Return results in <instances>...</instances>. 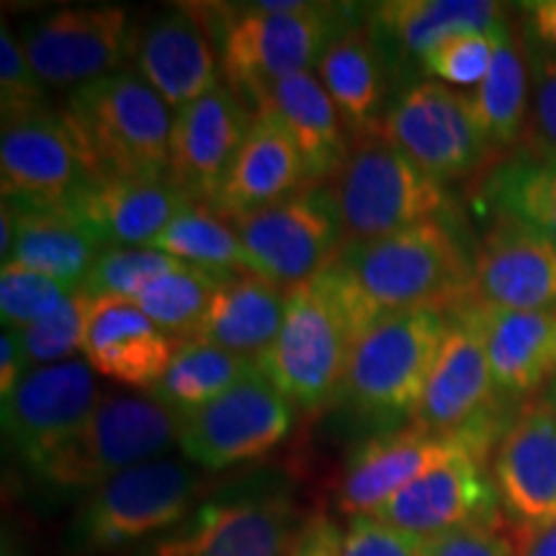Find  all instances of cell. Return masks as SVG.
I'll list each match as a JSON object with an SVG mask.
<instances>
[{"instance_id":"obj_41","label":"cell","mask_w":556,"mask_h":556,"mask_svg":"<svg viewBox=\"0 0 556 556\" xmlns=\"http://www.w3.org/2000/svg\"><path fill=\"white\" fill-rule=\"evenodd\" d=\"M0 111L3 122L47 111V86L31 70L21 39L5 24L0 29Z\"/></svg>"},{"instance_id":"obj_45","label":"cell","mask_w":556,"mask_h":556,"mask_svg":"<svg viewBox=\"0 0 556 556\" xmlns=\"http://www.w3.org/2000/svg\"><path fill=\"white\" fill-rule=\"evenodd\" d=\"M343 533L328 513H312L299 528L289 556H340Z\"/></svg>"},{"instance_id":"obj_2","label":"cell","mask_w":556,"mask_h":556,"mask_svg":"<svg viewBox=\"0 0 556 556\" xmlns=\"http://www.w3.org/2000/svg\"><path fill=\"white\" fill-rule=\"evenodd\" d=\"M173 116L137 70L70 90L60 109L90 180L168 178Z\"/></svg>"},{"instance_id":"obj_14","label":"cell","mask_w":556,"mask_h":556,"mask_svg":"<svg viewBox=\"0 0 556 556\" xmlns=\"http://www.w3.org/2000/svg\"><path fill=\"white\" fill-rule=\"evenodd\" d=\"M88 361L29 368L11 397L3 400V435L31 471L70 441L101 402Z\"/></svg>"},{"instance_id":"obj_25","label":"cell","mask_w":556,"mask_h":556,"mask_svg":"<svg viewBox=\"0 0 556 556\" xmlns=\"http://www.w3.org/2000/svg\"><path fill=\"white\" fill-rule=\"evenodd\" d=\"M482 332L497 394L528 397L556 379V312H520L458 304Z\"/></svg>"},{"instance_id":"obj_32","label":"cell","mask_w":556,"mask_h":556,"mask_svg":"<svg viewBox=\"0 0 556 556\" xmlns=\"http://www.w3.org/2000/svg\"><path fill=\"white\" fill-rule=\"evenodd\" d=\"M467 96L492 148L505 150L523 142L528 114H531L528 111V65L523 39L510 24L500 34L490 73L479 86L467 90Z\"/></svg>"},{"instance_id":"obj_3","label":"cell","mask_w":556,"mask_h":556,"mask_svg":"<svg viewBox=\"0 0 556 556\" xmlns=\"http://www.w3.org/2000/svg\"><path fill=\"white\" fill-rule=\"evenodd\" d=\"M338 266L374 319L409 309L451 312L469 302L471 261L441 219L345 248Z\"/></svg>"},{"instance_id":"obj_6","label":"cell","mask_w":556,"mask_h":556,"mask_svg":"<svg viewBox=\"0 0 556 556\" xmlns=\"http://www.w3.org/2000/svg\"><path fill=\"white\" fill-rule=\"evenodd\" d=\"M446 330L443 309H409L377 319L353 348L340 397L371 420H413Z\"/></svg>"},{"instance_id":"obj_13","label":"cell","mask_w":556,"mask_h":556,"mask_svg":"<svg viewBox=\"0 0 556 556\" xmlns=\"http://www.w3.org/2000/svg\"><path fill=\"white\" fill-rule=\"evenodd\" d=\"M21 45L47 88L75 90L119 73L124 58L135 50V34L122 5H86L54 11L26 26Z\"/></svg>"},{"instance_id":"obj_46","label":"cell","mask_w":556,"mask_h":556,"mask_svg":"<svg viewBox=\"0 0 556 556\" xmlns=\"http://www.w3.org/2000/svg\"><path fill=\"white\" fill-rule=\"evenodd\" d=\"M26 366L29 364H26L18 336L13 330H5L3 338H0V400L11 397L13 389H16L21 384V379L26 377Z\"/></svg>"},{"instance_id":"obj_27","label":"cell","mask_w":556,"mask_h":556,"mask_svg":"<svg viewBox=\"0 0 556 556\" xmlns=\"http://www.w3.org/2000/svg\"><path fill=\"white\" fill-rule=\"evenodd\" d=\"M258 111L287 129L304 160L309 184H328L351 150L345 122L317 73H296L268 90Z\"/></svg>"},{"instance_id":"obj_50","label":"cell","mask_w":556,"mask_h":556,"mask_svg":"<svg viewBox=\"0 0 556 556\" xmlns=\"http://www.w3.org/2000/svg\"><path fill=\"white\" fill-rule=\"evenodd\" d=\"M548 402H552L554 409H556V384H554V392H552V397H548Z\"/></svg>"},{"instance_id":"obj_28","label":"cell","mask_w":556,"mask_h":556,"mask_svg":"<svg viewBox=\"0 0 556 556\" xmlns=\"http://www.w3.org/2000/svg\"><path fill=\"white\" fill-rule=\"evenodd\" d=\"M289 291L253 270H238L219 281L193 340L258 361L281 332Z\"/></svg>"},{"instance_id":"obj_12","label":"cell","mask_w":556,"mask_h":556,"mask_svg":"<svg viewBox=\"0 0 556 556\" xmlns=\"http://www.w3.org/2000/svg\"><path fill=\"white\" fill-rule=\"evenodd\" d=\"M377 135L438 184L482 168L492 144L471 111L467 90L438 80L417 83L387 109Z\"/></svg>"},{"instance_id":"obj_21","label":"cell","mask_w":556,"mask_h":556,"mask_svg":"<svg viewBox=\"0 0 556 556\" xmlns=\"http://www.w3.org/2000/svg\"><path fill=\"white\" fill-rule=\"evenodd\" d=\"M484 462L482 456H458L441 464L389 497L371 516L417 539L500 523V497Z\"/></svg>"},{"instance_id":"obj_1","label":"cell","mask_w":556,"mask_h":556,"mask_svg":"<svg viewBox=\"0 0 556 556\" xmlns=\"http://www.w3.org/2000/svg\"><path fill=\"white\" fill-rule=\"evenodd\" d=\"M374 323L336 261L289 289L281 332L258 368L291 405L319 409L340 397L353 348Z\"/></svg>"},{"instance_id":"obj_20","label":"cell","mask_w":556,"mask_h":556,"mask_svg":"<svg viewBox=\"0 0 556 556\" xmlns=\"http://www.w3.org/2000/svg\"><path fill=\"white\" fill-rule=\"evenodd\" d=\"M137 73L173 111L189 106L222 83L217 34L201 5L157 13L135 34Z\"/></svg>"},{"instance_id":"obj_29","label":"cell","mask_w":556,"mask_h":556,"mask_svg":"<svg viewBox=\"0 0 556 556\" xmlns=\"http://www.w3.org/2000/svg\"><path fill=\"white\" fill-rule=\"evenodd\" d=\"M317 75L343 116L351 139L377 135L387 116V73L371 26L340 34L319 60Z\"/></svg>"},{"instance_id":"obj_37","label":"cell","mask_w":556,"mask_h":556,"mask_svg":"<svg viewBox=\"0 0 556 556\" xmlns=\"http://www.w3.org/2000/svg\"><path fill=\"white\" fill-rule=\"evenodd\" d=\"M180 261L155 248H109L99 255L88 276L83 278V294L93 299H124L135 302L139 291L157 276L178 268Z\"/></svg>"},{"instance_id":"obj_43","label":"cell","mask_w":556,"mask_h":556,"mask_svg":"<svg viewBox=\"0 0 556 556\" xmlns=\"http://www.w3.org/2000/svg\"><path fill=\"white\" fill-rule=\"evenodd\" d=\"M523 144L531 152L556 155V52L533 67V101Z\"/></svg>"},{"instance_id":"obj_30","label":"cell","mask_w":556,"mask_h":556,"mask_svg":"<svg viewBox=\"0 0 556 556\" xmlns=\"http://www.w3.org/2000/svg\"><path fill=\"white\" fill-rule=\"evenodd\" d=\"M505 24V5L492 0H389L371 16L374 34L392 41L402 60H422L454 34L497 31Z\"/></svg>"},{"instance_id":"obj_38","label":"cell","mask_w":556,"mask_h":556,"mask_svg":"<svg viewBox=\"0 0 556 556\" xmlns=\"http://www.w3.org/2000/svg\"><path fill=\"white\" fill-rule=\"evenodd\" d=\"M75 291L78 289L37 274L21 263H5L0 270V315H3L5 328H31L54 315Z\"/></svg>"},{"instance_id":"obj_4","label":"cell","mask_w":556,"mask_h":556,"mask_svg":"<svg viewBox=\"0 0 556 556\" xmlns=\"http://www.w3.org/2000/svg\"><path fill=\"white\" fill-rule=\"evenodd\" d=\"M328 189L336 199L345 248L441 219L451 206L443 184L417 168L381 135L353 139Z\"/></svg>"},{"instance_id":"obj_48","label":"cell","mask_w":556,"mask_h":556,"mask_svg":"<svg viewBox=\"0 0 556 556\" xmlns=\"http://www.w3.org/2000/svg\"><path fill=\"white\" fill-rule=\"evenodd\" d=\"M518 556H556V520L541 528L518 531Z\"/></svg>"},{"instance_id":"obj_44","label":"cell","mask_w":556,"mask_h":556,"mask_svg":"<svg viewBox=\"0 0 556 556\" xmlns=\"http://www.w3.org/2000/svg\"><path fill=\"white\" fill-rule=\"evenodd\" d=\"M420 556H518V546L500 523H482L422 539Z\"/></svg>"},{"instance_id":"obj_18","label":"cell","mask_w":556,"mask_h":556,"mask_svg":"<svg viewBox=\"0 0 556 556\" xmlns=\"http://www.w3.org/2000/svg\"><path fill=\"white\" fill-rule=\"evenodd\" d=\"M500 510L516 531L556 520V409L548 400L526 402L503 430L490 464Z\"/></svg>"},{"instance_id":"obj_35","label":"cell","mask_w":556,"mask_h":556,"mask_svg":"<svg viewBox=\"0 0 556 556\" xmlns=\"http://www.w3.org/2000/svg\"><path fill=\"white\" fill-rule=\"evenodd\" d=\"M148 248L217 276L248 270L235 227L206 204H186Z\"/></svg>"},{"instance_id":"obj_22","label":"cell","mask_w":556,"mask_h":556,"mask_svg":"<svg viewBox=\"0 0 556 556\" xmlns=\"http://www.w3.org/2000/svg\"><path fill=\"white\" fill-rule=\"evenodd\" d=\"M497 397L482 332L464 307L451 309L448 330L422 392L413 426L428 433H456L492 415Z\"/></svg>"},{"instance_id":"obj_5","label":"cell","mask_w":556,"mask_h":556,"mask_svg":"<svg viewBox=\"0 0 556 556\" xmlns=\"http://www.w3.org/2000/svg\"><path fill=\"white\" fill-rule=\"evenodd\" d=\"M343 9L328 3H307L289 13L261 11L258 5H238L222 13L219 60L225 83L258 111L276 83L319 65L343 24Z\"/></svg>"},{"instance_id":"obj_9","label":"cell","mask_w":556,"mask_h":556,"mask_svg":"<svg viewBox=\"0 0 556 556\" xmlns=\"http://www.w3.org/2000/svg\"><path fill=\"white\" fill-rule=\"evenodd\" d=\"M238 232L245 268L294 289L343 255V225L328 184H307L248 217L227 219Z\"/></svg>"},{"instance_id":"obj_36","label":"cell","mask_w":556,"mask_h":556,"mask_svg":"<svg viewBox=\"0 0 556 556\" xmlns=\"http://www.w3.org/2000/svg\"><path fill=\"white\" fill-rule=\"evenodd\" d=\"M229 276V274H227ZM225 276L191 268L180 263L178 268L157 276L139 291L135 304L148 315L173 343L180 345L197 338L208 302Z\"/></svg>"},{"instance_id":"obj_16","label":"cell","mask_w":556,"mask_h":556,"mask_svg":"<svg viewBox=\"0 0 556 556\" xmlns=\"http://www.w3.org/2000/svg\"><path fill=\"white\" fill-rule=\"evenodd\" d=\"M304 520L283 492H253L201 505L152 556H289Z\"/></svg>"},{"instance_id":"obj_47","label":"cell","mask_w":556,"mask_h":556,"mask_svg":"<svg viewBox=\"0 0 556 556\" xmlns=\"http://www.w3.org/2000/svg\"><path fill=\"white\" fill-rule=\"evenodd\" d=\"M520 13L526 18V31L556 52V0H531L520 5Z\"/></svg>"},{"instance_id":"obj_8","label":"cell","mask_w":556,"mask_h":556,"mask_svg":"<svg viewBox=\"0 0 556 556\" xmlns=\"http://www.w3.org/2000/svg\"><path fill=\"white\" fill-rule=\"evenodd\" d=\"M180 415L152 397H103L70 441L34 471L58 492H90L178 443Z\"/></svg>"},{"instance_id":"obj_31","label":"cell","mask_w":556,"mask_h":556,"mask_svg":"<svg viewBox=\"0 0 556 556\" xmlns=\"http://www.w3.org/2000/svg\"><path fill=\"white\" fill-rule=\"evenodd\" d=\"M16 212L18 227L11 261L80 289L83 278L106 248L67 208H54V212L16 208Z\"/></svg>"},{"instance_id":"obj_24","label":"cell","mask_w":556,"mask_h":556,"mask_svg":"<svg viewBox=\"0 0 556 556\" xmlns=\"http://www.w3.org/2000/svg\"><path fill=\"white\" fill-rule=\"evenodd\" d=\"M176 343L152 319L124 299H96L83 353L90 368L119 384L150 389L168 371Z\"/></svg>"},{"instance_id":"obj_7","label":"cell","mask_w":556,"mask_h":556,"mask_svg":"<svg viewBox=\"0 0 556 556\" xmlns=\"http://www.w3.org/2000/svg\"><path fill=\"white\" fill-rule=\"evenodd\" d=\"M201 477L173 458L131 467L90 490L67 531V548L101 556L176 526L191 513Z\"/></svg>"},{"instance_id":"obj_49","label":"cell","mask_w":556,"mask_h":556,"mask_svg":"<svg viewBox=\"0 0 556 556\" xmlns=\"http://www.w3.org/2000/svg\"><path fill=\"white\" fill-rule=\"evenodd\" d=\"M16 227H18V212L16 206L5 204L0 208V258H3V266L11 261L13 245H16Z\"/></svg>"},{"instance_id":"obj_17","label":"cell","mask_w":556,"mask_h":556,"mask_svg":"<svg viewBox=\"0 0 556 556\" xmlns=\"http://www.w3.org/2000/svg\"><path fill=\"white\" fill-rule=\"evenodd\" d=\"M253 111L219 83L173 116L168 180L191 204L212 206L245 142Z\"/></svg>"},{"instance_id":"obj_11","label":"cell","mask_w":556,"mask_h":556,"mask_svg":"<svg viewBox=\"0 0 556 556\" xmlns=\"http://www.w3.org/2000/svg\"><path fill=\"white\" fill-rule=\"evenodd\" d=\"M294 422L291 402L258 366L219 400L180 417V454L206 471H225L268 456Z\"/></svg>"},{"instance_id":"obj_34","label":"cell","mask_w":556,"mask_h":556,"mask_svg":"<svg viewBox=\"0 0 556 556\" xmlns=\"http://www.w3.org/2000/svg\"><path fill=\"white\" fill-rule=\"evenodd\" d=\"M482 197L495 214H510L556 245V155L518 152L490 173Z\"/></svg>"},{"instance_id":"obj_39","label":"cell","mask_w":556,"mask_h":556,"mask_svg":"<svg viewBox=\"0 0 556 556\" xmlns=\"http://www.w3.org/2000/svg\"><path fill=\"white\" fill-rule=\"evenodd\" d=\"M93 302V296L75 291L54 315L31 325V328L13 330L18 336L21 348H24L26 364L34 368L62 364V361H70L75 353L83 351V338H86Z\"/></svg>"},{"instance_id":"obj_40","label":"cell","mask_w":556,"mask_h":556,"mask_svg":"<svg viewBox=\"0 0 556 556\" xmlns=\"http://www.w3.org/2000/svg\"><path fill=\"white\" fill-rule=\"evenodd\" d=\"M507 24H510V21H507ZM503 29L464 31L443 39L441 45H435L433 50L420 60L422 73L451 88L479 86V83L484 80V75L490 73L492 60H495L497 39Z\"/></svg>"},{"instance_id":"obj_15","label":"cell","mask_w":556,"mask_h":556,"mask_svg":"<svg viewBox=\"0 0 556 556\" xmlns=\"http://www.w3.org/2000/svg\"><path fill=\"white\" fill-rule=\"evenodd\" d=\"M88 173L60 114L3 122L0 189L5 204L31 212L67 208L88 186Z\"/></svg>"},{"instance_id":"obj_26","label":"cell","mask_w":556,"mask_h":556,"mask_svg":"<svg viewBox=\"0 0 556 556\" xmlns=\"http://www.w3.org/2000/svg\"><path fill=\"white\" fill-rule=\"evenodd\" d=\"M307 168L287 129L266 111L253 124L212 208L225 219L248 217L307 186Z\"/></svg>"},{"instance_id":"obj_23","label":"cell","mask_w":556,"mask_h":556,"mask_svg":"<svg viewBox=\"0 0 556 556\" xmlns=\"http://www.w3.org/2000/svg\"><path fill=\"white\" fill-rule=\"evenodd\" d=\"M191 204L168 178H103L88 180L67 212L103 248H148Z\"/></svg>"},{"instance_id":"obj_42","label":"cell","mask_w":556,"mask_h":556,"mask_svg":"<svg viewBox=\"0 0 556 556\" xmlns=\"http://www.w3.org/2000/svg\"><path fill=\"white\" fill-rule=\"evenodd\" d=\"M422 539L384 523L377 516L351 518L340 556H420Z\"/></svg>"},{"instance_id":"obj_33","label":"cell","mask_w":556,"mask_h":556,"mask_svg":"<svg viewBox=\"0 0 556 556\" xmlns=\"http://www.w3.org/2000/svg\"><path fill=\"white\" fill-rule=\"evenodd\" d=\"M258 361L229 353L225 348L186 340L176 348L168 371L150 389V397L173 413L186 417L208 402L219 400L242 377H248Z\"/></svg>"},{"instance_id":"obj_10","label":"cell","mask_w":556,"mask_h":556,"mask_svg":"<svg viewBox=\"0 0 556 556\" xmlns=\"http://www.w3.org/2000/svg\"><path fill=\"white\" fill-rule=\"evenodd\" d=\"M503 438L495 415L471 422L456 433H428L409 426L392 430L361 446L348 462L338 486V507L345 516H371L389 497L405 490L417 477L458 456H490Z\"/></svg>"},{"instance_id":"obj_19","label":"cell","mask_w":556,"mask_h":556,"mask_svg":"<svg viewBox=\"0 0 556 556\" xmlns=\"http://www.w3.org/2000/svg\"><path fill=\"white\" fill-rule=\"evenodd\" d=\"M469 302L548 312L556 304L554 242L510 214H495L471 261Z\"/></svg>"}]
</instances>
